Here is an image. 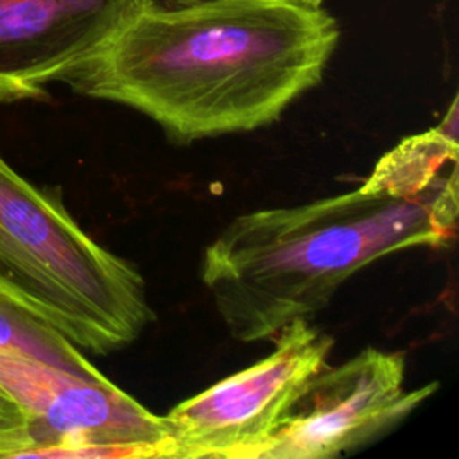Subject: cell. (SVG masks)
<instances>
[{
  "label": "cell",
  "mask_w": 459,
  "mask_h": 459,
  "mask_svg": "<svg viewBox=\"0 0 459 459\" xmlns=\"http://www.w3.org/2000/svg\"><path fill=\"white\" fill-rule=\"evenodd\" d=\"M405 391V355L373 346L323 368L258 459H326L377 439L437 391Z\"/></svg>",
  "instance_id": "6"
},
{
  "label": "cell",
  "mask_w": 459,
  "mask_h": 459,
  "mask_svg": "<svg viewBox=\"0 0 459 459\" xmlns=\"http://www.w3.org/2000/svg\"><path fill=\"white\" fill-rule=\"evenodd\" d=\"M457 174L416 194L364 181L359 188L298 206L235 217L204 249L201 280L230 335L276 337L328 307L362 267L454 237Z\"/></svg>",
  "instance_id": "2"
},
{
  "label": "cell",
  "mask_w": 459,
  "mask_h": 459,
  "mask_svg": "<svg viewBox=\"0 0 459 459\" xmlns=\"http://www.w3.org/2000/svg\"><path fill=\"white\" fill-rule=\"evenodd\" d=\"M339 34L301 0H138L63 82L190 143L276 122L319 84Z\"/></svg>",
  "instance_id": "1"
},
{
  "label": "cell",
  "mask_w": 459,
  "mask_h": 459,
  "mask_svg": "<svg viewBox=\"0 0 459 459\" xmlns=\"http://www.w3.org/2000/svg\"><path fill=\"white\" fill-rule=\"evenodd\" d=\"M30 448L29 418L0 385V457H25Z\"/></svg>",
  "instance_id": "9"
},
{
  "label": "cell",
  "mask_w": 459,
  "mask_h": 459,
  "mask_svg": "<svg viewBox=\"0 0 459 459\" xmlns=\"http://www.w3.org/2000/svg\"><path fill=\"white\" fill-rule=\"evenodd\" d=\"M0 350L16 351L91 380L106 377L82 350L0 290Z\"/></svg>",
  "instance_id": "8"
},
{
  "label": "cell",
  "mask_w": 459,
  "mask_h": 459,
  "mask_svg": "<svg viewBox=\"0 0 459 459\" xmlns=\"http://www.w3.org/2000/svg\"><path fill=\"white\" fill-rule=\"evenodd\" d=\"M0 290L79 350H124L154 321L138 269L97 244L61 197L0 154Z\"/></svg>",
  "instance_id": "3"
},
{
  "label": "cell",
  "mask_w": 459,
  "mask_h": 459,
  "mask_svg": "<svg viewBox=\"0 0 459 459\" xmlns=\"http://www.w3.org/2000/svg\"><path fill=\"white\" fill-rule=\"evenodd\" d=\"M138 0H0V102L38 100L99 50Z\"/></svg>",
  "instance_id": "7"
},
{
  "label": "cell",
  "mask_w": 459,
  "mask_h": 459,
  "mask_svg": "<svg viewBox=\"0 0 459 459\" xmlns=\"http://www.w3.org/2000/svg\"><path fill=\"white\" fill-rule=\"evenodd\" d=\"M274 339L269 355L161 416L170 457H260L310 380L326 366L333 346L326 332L303 319L285 326Z\"/></svg>",
  "instance_id": "4"
},
{
  "label": "cell",
  "mask_w": 459,
  "mask_h": 459,
  "mask_svg": "<svg viewBox=\"0 0 459 459\" xmlns=\"http://www.w3.org/2000/svg\"><path fill=\"white\" fill-rule=\"evenodd\" d=\"M0 385L29 418L25 457H170L161 416L113 382L91 380L38 359L0 350Z\"/></svg>",
  "instance_id": "5"
},
{
  "label": "cell",
  "mask_w": 459,
  "mask_h": 459,
  "mask_svg": "<svg viewBox=\"0 0 459 459\" xmlns=\"http://www.w3.org/2000/svg\"><path fill=\"white\" fill-rule=\"evenodd\" d=\"M303 4H308V5H312V7H319L321 4H323V0H301Z\"/></svg>",
  "instance_id": "10"
}]
</instances>
